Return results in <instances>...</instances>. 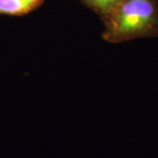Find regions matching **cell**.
Instances as JSON below:
<instances>
[{"instance_id": "cell-3", "label": "cell", "mask_w": 158, "mask_h": 158, "mask_svg": "<svg viewBox=\"0 0 158 158\" xmlns=\"http://www.w3.org/2000/svg\"><path fill=\"white\" fill-rule=\"evenodd\" d=\"M122 0H81V2L89 9L94 11L105 22Z\"/></svg>"}, {"instance_id": "cell-1", "label": "cell", "mask_w": 158, "mask_h": 158, "mask_svg": "<svg viewBox=\"0 0 158 158\" xmlns=\"http://www.w3.org/2000/svg\"><path fill=\"white\" fill-rule=\"evenodd\" d=\"M102 37L112 44L158 36V0H122L104 22Z\"/></svg>"}, {"instance_id": "cell-2", "label": "cell", "mask_w": 158, "mask_h": 158, "mask_svg": "<svg viewBox=\"0 0 158 158\" xmlns=\"http://www.w3.org/2000/svg\"><path fill=\"white\" fill-rule=\"evenodd\" d=\"M45 0H0V15L22 17L35 11Z\"/></svg>"}]
</instances>
